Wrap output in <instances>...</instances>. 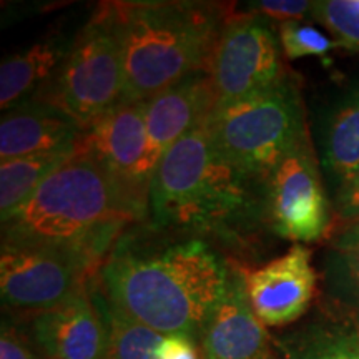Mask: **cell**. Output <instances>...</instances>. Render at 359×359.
Instances as JSON below:
<instances>
[{
  "label": "cell",
  "mask_w": 359,
  "mask_h": 359,
  "mask_svg": "<svg viewBox=\"0 0 359 359\" xmlns=\"http://www.w3.org/2000/svg\"><path fill=\"white\" fill-rule=\"evenodd\" d=\"M230 264L205 241L138 240L123 235L97 276L105 299L160 334L198 341L226 288Z\"/></svg>",
  "instance_id": "obj_1"
},
{
  "label": "cell",
  "mask_w": 359,
  "mask_h": 359,
  "mask_svg": "<svg viewBox=\"0 0 359 359\" xmlns=\"http://www.w3.org/2000/svg\"><path fill=\"white\" fill-rule=\"evenodd\" d=\"M97 156L79 142L24 205L2 222V241L74 248L103 263L128 223L143 219Z\"/></svg>",
  "instance_id": "obj_2"
},
{
  "label": "cell",
  "mask_w": 359,
  "mask_h": 359,
  "mask_svg": "<svg viewBox=\"0 0 359 359\" xmlns=\"http://www.w3.org/2000/svg\"><path fill=\"white\" fill-rule=\"evenodd\" d=\"M123 55V102H148L196 72H208L235 11L206 2H110Z\"/></svg>",
  "instance_id": "obj_3"
},
{
  "label": "cell",
  "mask_w": 359,
  "mask_h": 359,
  "mask_svg": "<svg viewBox=\"0 0 359 359\" xmlns=\"http://www.w3.org/2000/svg\"><path fill=\"white\" fill-rule=\"evenodd\" d=\"M258 187L264 185L215 151L200 127L161 156L151 178L148 212L156 228L210 230L250 213Z\"/></svg>",
  "instance_id": "obj_4"
},
{
  "label": "cell",
  "mask_w": 359,
  "mask_h": 359,
  "mask_svg": "<svg viewBox=\"0 0 359 359\" xmlns=\"http://www.w3.org/2000/svg\"><path fill=\"white\" fill-rule=\"evenodd\" d=\"M203 127L226 163L263 185L273 170L311 137L302 90L290 75L257 95L217 105Z\"/></svg>",
  "instance_id": "obj_5"
},
{
  "label": "cell",
  "mask_w": 359,
  "mask_h": 359,
  "mask_svg": "<svg viewBox=\"0 0 359 359\" xmlns=\"http://www.w3.org/2000/svg\"><path fill=\"white\" fill-rule=\"evenodd\" d=\"M87 130L125 98L123 55L110 2H103L72 40L50 82L35 93Z\"/></svg>",
  "instance_id": "obj_6"
},
{
  "label": "cell",
  "mask_w": 359,
  "mask_h": 359,
  "mask_svg": "<svg viewBox=\"0 0 359 359\" xmlns=\"http://www.w3.org/2000/svg\"><path fill=\"white\" fill-rule=\"evenodd\" d=\"M98 269L100 263L67 246L2 241V303L35 316L90 285Z\"/></svg>",
  "instance_id": "obj_7"
},
{
  "label": "cell",
  "mask_w": 359,
  "mask_h": 359,
  "mask_svg": "<svg viewBox=\"0 0 359 359\" xmlns=\"http://www.w3.org/2000/svg\"><path fill=\"white\" fill-rule=\"evenodd\" d=\"M217 105L257 95L288 77L278 30L255 12L233 11L208 69Z\"/></svg>",
  "instance_id": "obj_8"
},
{
  "label": "cell",
  "mask_w": 359,
  "mask_h": 359,
  "mask_svg": "<svg viewBox=\"0 0 359 359\" xmlns=\"http://www.w3.org/2000/svg\"><path fill=\"white\" fill-rule=\"evenodd\" d=\"M263 210L278 236L306 245L334 228L333 203L323 185L321 163L311 137L273 170L263 188Z\"/></svg>",
  "instance_id": "obj_9"
},
{
  "label": "cell",
  "mask_w": 359,
  "mask_h": 359,
  "mask_svg": "<svg viewBox=\"0 0 359 359\" xmlns=\"http://www.w3.org/2000/svg\"><path fill=\"white\" fill-rule=\"evenodd\" d=\"M80 143L97 156L143 215L156 165L147 130V102H122L87 128Z\"/></svg>",
  "instance_id": "obj_10"
},
{
  "label": "cell",
  "mask_w": 359,
  "mask_h": 359,
  "mask_svg": "<svg viewBox=\"0 0 359 359\" xmlns=\"http://www.w3.org/2000/svg\"><path fill=\"white\" fill-rule=\"evenodd\" d=\"M311 258L313 251L306 245L294 243L262 266H238L251 308L264 326L291 325L311 306L318 285Z\"/></svg>",
  "instance_id": "obj_11"
},
{
  "label": "cell",
  "mask_w": 359,
  "mask_h": 359,
  "mask_svg": "<svg viewBox=\"0 0 359 359\" xmlns=\"http://www.w3.org/2000/svg\"><path fill=\"white\" fill-rule=\"evenodd\" d=\"M32 339L47 359H107L109 326L92 281L50 309L35 314Z\"/></svg>",
  "instance_id": "obj_12"
},
{
  "label": "cell",
  "mask_w": 359,
  "mask_h": 359,
  "mask_svg": "<svg viewBox=\"0 0 359 359\" xmlns=\"http://www.w3.org/2000/svg\"><path fill=\"white\" fill-rule=\"evenodd\" d=\"M201 359H280L276 341L258 320L238 266L198 338Z\"/></svg>",
  "instance_id": "obj_13"
},
{
  "label": "cell",
  "mask_w": 359,
  "mask_h": 359,
  "mask_svg": "<svg viewBox=\"0 0 359 359\" xmlns=\"http://www.w3.org/2000/svg\"><path fill=\"white\" fill-rule=\"evenodd\" d=\"M217 107L208 72H196L147 102L150 154L158 165L167 151L193 130L203 127Z\"/></svg>",
  "instance_id": "obj_14"
},
{
  "label": "cell",
  "mask_w": 359,
  "mask_h": 359,
  "mask_svg": "<svg viewBox=\"0 0 359 359\" xmlns=\"http://www.w3.org/2000/svg\"><path fill=\"white\" fill-rule=\"evenodd\" d=\"M83 130L50 103L29 98L12 107L0 123V158L55 154L77 148Z\"/></svg>",
  "instance_id": "obj_15"
},
{
  "label": "cell",
  "mask_w": 359,
  "mask_h": 359,
  "mask_svg": "<svg viewBox=\"0 0 359 359\" xmlns=\"http://www.w3.org/2000/svg\"><path fill=\"white\" fill-rule=\"evenodd\" d=\"M275 341L280 359H359V314L330 302L316 320Z\"/></svg>",
  "instance_id": "obj_16"
},
{
  "label": "cell",
  "mask_w": 359,
  "mask_h": 359,
  "mask_svg": "<svg viewBox=\"0 0 359 359\" xmlns=\"http://www.w3.org/2000/svg\"><path fill=\"white\" fill-rule=\"evenodd\" d=\"M318 158L334 191L359 170V83L341 93L327 110Z\"/></svg>",
  "instance_id": "obj_17"
},
{
  "label": "cell",
  "mask_w": 359,
  "mask_h": 359,
  "mask_svg": "<svg viewBox=\"0 0 359 359\" xmlns=\"http://www.w3.org/2000/svg\"><path fill=\"white\" fill-rule=\"evenodd\" d=\"M70 45L50 37L34 43L27 50L6 58L0 67V107L11 110L34 90L50 82Z\"/></svg>",
  "instance_id": "obj_18"
},
{
  "label": "cell",
  "mask_w": 359,
  "mask_h": 359,
  "mask_svg": "<svg viewBox=\"0 0 359 359\" xmlns=\"http://www.w3.org/2000/svg\"><path fill=\"white\" fill-rule=\"evenodd\" d=\"M75 150L55 154L29 155L20 158L4 160L0 165V212L2 222L13 215L25 203L39 187L62 165L67 163Z\"/></svg>",
  "instance_id": "obj_19"
},
{
  "label": "cell",
  "mask_w": 359,
  "mask_h": 359,
  "mask_svg": "<svg viewBox=\"0 0 359 359\" xmlns=\"http://www.w3.org/2000/svg\"><path fill=\"white\" fill-rule=\"evenodd\" d=\"M92 290L100 304L109 326V353L107 359H156L165 334L133 321L127 314L110 304L92 280Z\"/></svg>",
  "instance_id": "obj_20"
},
{
  "label": "cell",
  "mask_w": 359,
  "mask_h": 359,
  "mask_svg": "<svg viewBox=\"0 0 359 359\" xmlns=\"http://www.w3.org/2000/svg\"><path fill=\"white\" fill-rule=\"evenodd\" d=\"M323 283L327 302L359 314V246L330 248Z\"/></svg>",
  "instance_id": "obj_21"
},
{
  "label": "cell",
  "mask_w": 359,
  "mask_h": 359,
  "mask_svg": "<svg viewBox=\"0 0 359 359\" xmlns=\"http://www.w3.org/2000/svg\"><path fill=\"white\" fill-rule=\"evenodd\" d=\"M314 22L325 27L338 47L359 53V0L316 2Z\"/></svg>",
  "instance_id": "obj_22"
},
{
  "label": "cell",
  "mask_w": 359,
  "mask_h": 359,
  "mask_svg": "<svg viewBox=\"0 0 359 359\" xmlns=\"http://www.w3.org/2000/svg\"><path fill=\"white\" fill-rule=\"evenodd\" d=\"M283 57L298 60L304 57L326 58L333 48L338 47L334 40L308 22H285L278 25Z\"/></svg>",
  "instance_id": "obj_23"
},
{
  "label": "cell",
  "mask_w": 359,
  "mask_h": 359,
  "mask_svg": "<svg viewBox=\"0 0 359 359\" xmlns=\"http://www.w3.org/2000/svg\"><path fill=\"white\" fill-rule=\"evenodd\" d=\"M248 11L258 13L273 24H285V22H314L316 2H304V0H259L250 2Z\"/></svg>",
  "instance_id": "obj_24"
},
{
  "label": "cell",
  "mask_w": 359,
  "mask_h": 359,
  "mask_svg": "<svg viewBox=\"0 0 359 359\" xmlns=\"http://www.w3.org/2000/svg\"><path fill=\"white\" fill-rule=\"evenodd\" d=\"M333 215L334 231L359 219V170L334 191Z\"/></svg>",
  "instance_id": "obj_25"
},
{
  "label": "cell",
  "mask_w": 359,
  "mask_h": 359,
  "mask_svg": "<svg viewBox=\"0 0 359 359\" xmlns=\"http://www.w3.org/2000/svg\"><path fill=\"white\" fill-rule=\"evenodd\" d=\"M156 359H201L198 341L185 334H168L160 343Z\"/></svg>",
  "instance_id": "obj_26"
},
{
  "label": "cell",
  "mask_w": 359,
  "mask_h": 359,
  "mask_svg": "<svg viewBox=\"0 0 359 359\" xmlns=\"http://www.w3.org/2000/svg\"><path fill=\"white\" fill-rule=\"evenodd\" d=\"M0 359H37L20 334L4 323L2 338H0Z\"/></svg>",
  "instance_id": "obj_27"
},
{
  "label": "cell",
  "mask_w": 359,
  "mask_h": 359,
  "mask_svg": "<svg viewBox=\"0 0 359 359\" xmlns=\"http://www.w3.org/2000/svg\"><path fill=\"white\" fill-rule=\"evenodd\" d=\"M359 246V219L334 231L330 248H354Z\"/></svg>",
  "instance_id": "obj_28"
}]
</instances>
